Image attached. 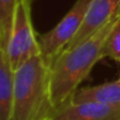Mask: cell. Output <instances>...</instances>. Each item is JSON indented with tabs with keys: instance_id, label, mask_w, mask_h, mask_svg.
Listing matches in <instances>:
<instances>
[{
	"instance_id": "obj_1",
	"label": "cell",
	"mask_w": 120,
	"mask_h": 120,
	"mask_svg": "<svg viewBox=\"0 0 120 120\" xmlns=\"http://www.w3.org/2000/svg\"><path fill=\"white\" fill-rule=\"evenodd\" d=\"M119 18L84 41L66 47L48 65L51 97L55 108L72 99L80 84L88 78L97 63L104 58V45Z\"/></svg>"
},
{
	"instance_id": "obj_2",
	"label": "cell",
	"mask_w": 120,
	"mask_h": 120,
	"mask_svg": "<svg viewBox=\"0 0 120 120\" xmlns=\"http://www.w3.org/2000/svg\"><path fill=\"white\" fill-rule=\"evenodd\" d=\"M54 109L49 66L42 55L38 54L14 70L11 120H51Z\"/></svg>"
},
{
	"instance_id": "obj_3",
	"label": "cell",
	"mask_w": 120,
	"mask_h": 120,
	"mask_svg": "<svg viewBox=\"0 0 120 120\" xmlns=\"http://www.w3.org/2000/svg\"><path fill=\"white\" fill-rule=\"evenodd\" d=\"M31 3L32 0H18L10 40L6 48H4L14 70L40 54L38 35L34 32L31 18Z\"/></svg>"
},
{
	"instance_id": "obj_4",
	"label": "cell",
	"mask_w": 120,
	"mask_h": 120,
	"mask_svg": "<svg viewBox=\"0 0 120 120\" xmlns=\"http://www.w3.org/2000/svg\"><path fill=\"white\" fill-rule=\"evenodd\" d=\"M91 0H77L72 8L51 31L38 37L40 54L49 65L73 40L82 26Z\"/></svg>"
},
{
	"instance_id": "obj_5",
	"label": "cell",
	"mask_w": 120,
	"mask_h": 120,
	"mask_svg": "<svg viewBox=\"0 0 120 120\" xmlns=\"http://www.w3.org/2000/svg\"><path fill=\"white\" fill-rule=\"evenodd\" d=\"M51 120H120V105L70 100L54 109Z\"/></svg>"
},
{
	"instance_id": "obj_6",
	"label": "cell",
	"mask_w": 120,
	"mask_h": 120,
	"mask_svg": "<svg viewBox=\"0 0 120 120\" xmlns=\"http://www.w3.org/2000/svg\"><path fill=\"white\" fill-rule=\"evenodd\" d=\"M120 17V0H91L81 28L67 45L72 47Z\"/></svg>"
},
{
	"instance_id": "obj_7",
	"label": "cell",
	"mask_w": 120,
	"mask_h": 120,
	"mask_svg": "<svg viewBox=\"0 0 120 120\" xmlns=\"http://www.w3.org/2000/svg\"><path fill=\"white\" fill-rule=\"evenodd\" d=\"M14 97V68L7 53L0 48V120H11Z\"/></svg>"
},
{
	"instance_id": "obj_8",
	"label": "cell",
	"mask_w": 120,
	"mask_h": 120,
	"mask_svg": "<svg viewBox=\"0 0 120 120\" xmlns=\"http://www.w3.org/2000/svg\"><path fill=\"white\" fill-rule=\"evenodd\" d=\"M71 100L75 102L95 101L109 105H120V78L97 86L78 88Z\"/></svg>"
},
{
	"instance_id": "obj_9",
	"label": "cell",
	"mask_w": 120,
	"mask_h": 120,
	"mask_svg": "<svg viewBox=\"0 0 120 120\" xmlns=\"http://www.w3.org/2000/svg\"><path fill=\"white\" fill-rule=\"evenodd\" d=\"M18 0H0V47L6 48Z\"/></svg>"
},
{
	"instance_id": "obj_10",
	"label": "cell",
	"mask_w": 120,
	"mask_h": 120,
	"mask_svg": "<svg viewBox=\"0 0 120 120\" xmlns=\"http://www.w3.org/2000/svg\"><path fill=\"white\" fill-rule=\"evenodd\" d=\"M102 55L120 64V18L106 39Z\"/></svg>"
},
{
	"instance_id": "obj_11",
	"label": "cell",
	"mask_w": 120,
	"mask_h": 120,
	"mask_svg": "<svg viewBox=\"0 0 120 120\" xmlns=\"http://www.w3.org/2000/svg\"><path fill=\"white\" fill-rule=\"evenodd\" d=\"M119 78H120V73H119Z\"/></svg>"
},
{
	"instance_id": "obj_12",
	"label": "cell",
	"mask_w": 120,
	"mask_h": 120,
	"mask_svg": "<svg viewBox=\"0 0 120 120\" xmlns=\"http://www.w3.org/2000/svg\"><path fill=\"white\" fill-rule=\"evenodd\" d=\"M32 1H33V0H32Z\"/></svg>"
}]
</instances>
